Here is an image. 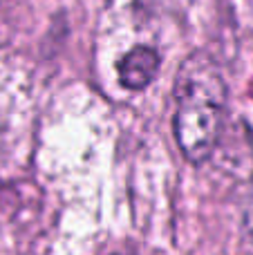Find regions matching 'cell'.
I'll return each instance as SVG.
<instances>
[{
	"label": "cell",
	"instance_id": "obj_2",
	"mask_svg": "<svg viewBox=\"0 0 253 255\" xmlns=\"http://www.w3.org/2000/svg\"><path fill=\"white\" fill-rule=\"evenodd\" d=\"M159 72V54L155 49L139 45L132 47L119 63V81L128 90H143Z\"/></svg>",
	"mask_w": 253,
	"mask_h": 255
},
{
	"label": "cell",
	"instance_id": "obj_1",
	"mask_svg": "<svg viewBox=\"0 0 253 255\" xmlns=\"http://www.w3.org/2000/svg\"><path fill=\"white\" fill-rule=\"evenodd\" d=\"M227 110V85L218 65L195 52L179 67L175 83V139L184 157L200 163L211 157Z\"/></svg>",
	"mask_w": 253,
	"mask_h": 255
}]
</instances>
